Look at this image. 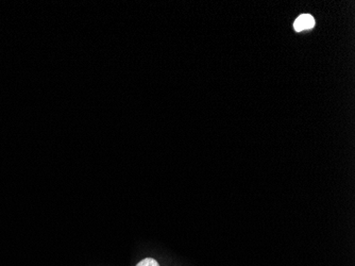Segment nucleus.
<instances>
[{"instance_id": "nucleus-1", "label": "nucleus", "mask_w": 355, "mask_h": 266, "mask_svg": "<svg viewBox=\"0 0 355 266\" xmlns=\"http://www.w3.org/2000/svg\"><path fill=\"white\" fill-rule=\"evenodd\" d=\"M314 26H315V19L309 15H300V17L296 19L295 23H294V28H295L296 31L311 29L313 28Z\"/></svg>"}, {"instance_id": "nucleus-2", "label": "nucleus", "mask_w": 355, "mask_h": 266, "mask_svg": "<svg viewBox=\"0 0 355 266\" xmlns=\"http://www.w3.org/2000/svg\"><path fill=\"white\" fill-rule=\"evenodd\" d=\"M136 266H160V264L157 263V260L153 259V258H146V259H143L140 263H137Z\"/></svg>"}]
</instances>
